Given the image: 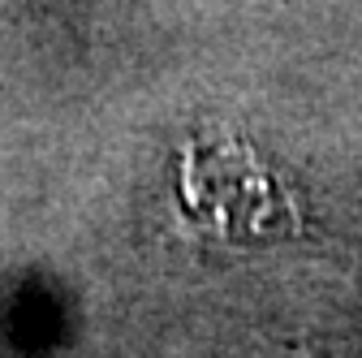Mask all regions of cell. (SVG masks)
<instances>
[{"mask_svg": "<svg viewBox=\"0 0 362 358\" xmlns=\"http://www.w3.org/2000/svg\"><path fill=\"white\" fill-rule=\"evenodd\" d=\"M181 199L199 229L220 238H276L298 229L293 190L238 134H199L181 151Z\"/></svg>", "mask_w": 362, "mask_h": 358, "instance_id": "cell-1", "label": "cell"}]
</instances>
